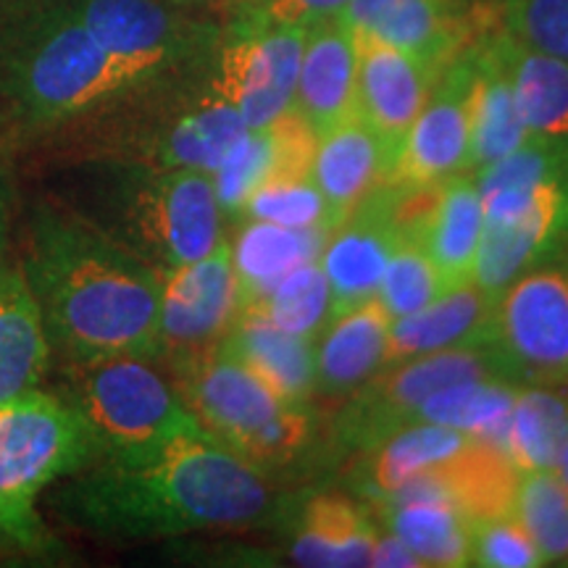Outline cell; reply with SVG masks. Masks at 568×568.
<instances>
[{
    "mask_svg": "<svg viewBox=\"0 0 568 568\" xmlns=\"http://www.w3.org/2000/svg\"><path fill=\"white\" fill-rule=\"evenodd\" d=\"M503 30L524 45L568 61V0H506Z\"/></svg>",
    "mask_w": 568,
    "mask_h": 568,
    "instance_id": "8d00e7d4",
    "label": "cell"
},
{
    "mask_svg": "<svg viewBox=\"0 0 568 568\" xmlns=\"http://www.w3.org/2000/svg\"><path fill=\"white\" fill-rule=\"evenodd\" d=\"M337 17L435 71L468 45V27L450 0H351Z\"/></svg>",
    "mask_w": 568,
    "mask_h": 568,
    "instance_id": "2e32d148",
    "label": "cell"
},
{
    "mask_svg": "<svg viewBox=\"0 0 568 568\" xmlns=\"http://www.w3.org/2000/svg\"><path fill=\"white\" fill-rule=\"evenodd\" d=\"M481 226L485 211L474 172H464L439 184L418 234V245L435 261L447 290L474 280Z\"/></svg>",
    "mask_w": 568,
    "mask_h": 568,
    "instance_id": "cb8c5ba5",
    "label": "cell"
},
{
    "mask_svg": "<svg viewBox=\"0 0 568 568\" xmlns=\"http://www.w3.org/2000/svg\"><path fill=\"white\" fill-rule=\"evenodd\" d=\"M276 126H247L243 138L234 142L226 159L211 174L224 219H237L247 197L276 172Z\"/></svg>",
    "mask_w": 568,
    "mask_h": 568,
    "instance_id": "836d02e7",
    "label": "cell"
},
{
    "mask_svg": "<svg viewBox=\"0 0 568 568\" xmlns=\"http://www.w3.org/2000/svg\"><path fill=\"white\" fill-rule=\"evenodd\" d=\"M63 205L153 268L203 258L224 234L211 174L122 161H74Z\"/></svg>",
    "mask_w": 568,
    "mask_h": 568,
    "instance_id": "3957f363",
    "label": "cell"
},
{
    "mask_svg": "<svg viewBox=\"0 0 568 568\" xmlns=\"http://www.w3.org/2000/svg\"><path fill=\"white\" fill-rule=\"evenodd\" d=\"M426 474L471 524L514 514L521 471L506 453L481 439H471L456 456L426 468Z\"/></svg>",
    "mask_w": 568,
    "mask_h": 568,
    "instance_id": "4316f807",
    "label": "cell"
},
{
    "mask_svg": "<svg viewBox=\"0 0 568 568\" xmlns=\"http://www.w3.org/2000/svg\"><path fill=\"white\" fill-rule=\"evenodd\" d=\"M489 38L514 84L529 140L568 155V61L524 45L506 30Z\"/></svg>",
    "mask_w": 568,
    "mask_h": 568,
    "instance_id": "ffe728a7",
    "label": "cell"
},
{
    "mask_svg": "<svg viewBox=\"0 0 568 568\" xmlns=\"http://www.w3.org/2000/svg\"><path fill=\"white\" fill-rule=\"evenodd\" d=\"M521 385L506 376H481L437 389L416 408L410 424H439L506 453L510 418ZM508 456V453H506Z\"/></svg>",
    "mask_w": 568,
    "mask_h": 568,
    "instance_id": "83f0119b",
    "label": "cell"
},
{
    "mask_svg": "<svg viewBox=\"0 0 568 568\" xmlns=\"http://www.w3.org/2000/svg\"><path fill=\"white\" fill-rule=\"evenodd\" d=\"M19 268L59 364L113 355L159 358V268L63 203L34 205Z\"/></svg>",
    "mask_w": 568,
    "mask_h": 568,
    "instance_id": "7a4b0ae2",
    "label": "cell"
},
{
    "mask_svg": "<svg viewBox=\"0 0 568 568\" xmlns=\"http://www.w3.org/2000/svg\"><path fill=\"white\" fill-rule=\"evenodd\" d=\"M308 27H266L234 19L209 61L213 90L247 126H266L293 109Z\"/></svg>",
    "mask_w": 568,
    "mask_h": 568,
    "instance_id": "30bf717a",
    "label": "cell"
},
{
    "mask_svg": "<svg viewBox=\"0 0 568 568\" xmlns=\"http://www.w3.org/2000/svg\"><path fill=\"white\" fill-rule=\"evenodd\" d=\"M240 226L230 240L234 274H237L243 305L264 297L284 274L322 255L329 230H293L255 219H237Z\"/></svg>",
    "mask_w": 568,
    "mask_h": 568,
    "instance_id": "484cf974",
    "label": "cell"
},
{
    "mask_svg": "<svg viewBox=\"0 0 568 568\" xmlns=\"http://www.w3.org/2000/svg\"><path fill=\"white\" fill-rule=\"evenodd\" d=\"M493 347L516 385L568 382V258L529 268L497 295Z\"/></svg>",
    "mask_w": 568,
    "mask_h": 568,
    "instance_id": "9c48e42d",
    "label": "cell"
},
{
    "mask_svg": "<svg viewBox=\"0 0 568 568\" xmlns=\"http://www.w3.org/2000/svg\"><path fill=\"white\" fill-rule=\"evenodd\" d=\"M355 51H358V116L397 155L439 71L364 32H355Z\"/></svg>",
    "mask_w": 568,
    "mask_h": 568,
    "instance_id": "5bb4252c",
    "label": "cell"
},
{
    "mask_svg": "<svg viewBox=\"0 0 568 568\" xmlns=\"http://www.w3.org/2000/svg\"><path fill=\"white\" fill-rule=\"evenodd\" d=\"M393 195L395 184H382L326 234L318 264L329 282L332 316L379 293L382 274L400 240L393 222Z\"/></svg>",
    "mask_w": 568,
    "mask_h": 568,
    "instance_id": "4fadbf2b",
    "label": "cell"
},
{
    "mask_svg": "<svg viewBox=\"0 0 568 568\" xmlns=\"http://www.w3.org/2000/svg\"><path fill=\"white\" fill-rule=\"evenodd\" d=\"M481 376L510 379L493 345L453 347L387 364L366 385L347 395L343 408L332 418L326 429L332 453L361 456L372 450L382 439L414 422L416 408L437 389Z\"/></svg>",
    "mask_w": 568,
    "mask_h": 568,
    "instance_id": "ba28073f",
    "label": "cell"
},
{
    "mask_svg": "<svg viewBox=\"0 0 568 568\" xmlns=\"http://www.w3.org/2000/svg\"><path fill=\"white\" fill-rule=\"evenodd\" d=\"M514 516L537 545L545 566H568V489L552 468L521 471Z\"/></svg>",
    "mask_w": 568,
    "mask_h": 568,
    "instance_id": "1f68e13d",
    "label": "cell"
},
{
    "mask_svg": "<svg viewBox=\"0 0 568 568\" xmlns=\"http://www.w3.org/2000/svg\"><path fill=\"white\" fill-rule=\"evenodd\" d=\"M222 347L237 355L282 400L308 403L314 395V343L290 335L264 311L240 308Z\"/></svg>",
    "mask_w": 568,
    "mask_h": 568,
    "instance_id": "7402d4cb",
    "label": "cell"
},
{
    "mask_svg": "<svg viewBox=\"0 0 568 568\" xmlns=\"http://www.w3.org/2000/svg\"><path fill=\"white\" fill-rule=\"evenodd\" d=\"M474 437L439 424H408L400 432L382 439L372 450L361 453L353 468V485L361 497L385 500L408 479L432 468L439 460L456 456Z\"/></svg>",
    "mask_w": 568,
    "mask_h": 568,
    "instance_id": "d4e9b609",
    "label": "cell"
},
{
    "mask_svg": "<svg viewBox=\"0 0 568 568\" xmlns=\"http://www.w3.org/2000/svg\"><path fill=\"white\" fill-rule=\"evenodd\" d=\"M368 566H385V568H422V560H418L414 552H410L406 545L397 539L393 531H379L374 539L372 558H368Z\"/></svg>",
    "mask_w": 568,
    "mask_h": 568,
    "instance_id": "ab89813d",
    "label": "cell"
},
{
    "mask_svg": "<svg viewBox=\"0 0 568 568\" xmlns=\"http://www.w3.org/2000/svg\"><path fill=\"white\" fill-rule=\"evenodd\" d=\"M211 55L197 67L111 105L98 116L55 132L67 138V159L122 161L213 174L247 124L213 90Z\"/></svg>",
    "mask_w": 568,
    "mask_h": 568,
    "instance_id": "277c9868",
    "label": "cell"
},
{
    "mask_svg": "<svg viewBox=\"0 0 568 568\" xmlns=\"http://www.w3.org/2000/svg\"><path fill=\"white\" fill-rule=\"evenodd\" d=\"M393 316L379 297L332 316L314 339V393L345 400L387 366Z\"/></svg>",
    "mask_w": 568,
    "mask_h": 568,
    "instance_id": "e0dca14e",
    "label": "cell"
},
{
    "mask_svg": "<svg viewBox=\"0 0 568 568\" xmlns=\"http://www.w3.org/2000/svg\"><path fill=\"white\" fill-rule=\"evenodd\" d=\"M568 437V403L558 385H524L510 418L506 453L518 471L552 468Z\"/></svg>",
    "mask_w": 568,
    "mask_h": 568,
    "instance_id": "4dcf8cb0",
    "label": "cell"
},
{
    "mask_svg": "<svg viewBox=\"0 0 568 568\" xmlns=\"http://www.w3.org/2000/svg\"><path fill=\"white\" fill-rule=\"evenodd\" d=\"M552 471H556V477L564 481V487L568 489V437H566L564 447H560V453H558V458H556V466H552Z\"/></svg>",
    "mask_w": 568,
    "mask_h": 568,
    "instance_id": "60d3db41",
    "label": "cell"
},
{
    "mask_svg": "<svg viewBox=\"0 0 568 568\" xmlns=\"http://www.w3.org/2000/svg\"><path fill=\"white\" fill-rule=\"evenodd\" d=\"M395 153L361 116L316 134L311 180L335 213L337 224L374 190L389 182Z\"/></svg>",
    "mask_w": 568,
    "mask_h": 568,
    "instance_id": "ac0fdd59",
    "label": "cell"
},
{
    "mask_svg": "<svg viewBox=\"0 0 568 568\" xmlns=\"http://www.w3.org/2000/svg\"><path fill=\"white\" fill-rule=\"evenodd\" d=\"M51 508L101 539L184 537L243 529L274 508L268 477L203 429L138 458H101L53 485Z\"/></svg>",
    "mask_w": 568,
    "mask_h": 568,
    "instance_id": "6da1fadb",
    "label": "cell"
},
{
    "mask_svg": "<svg viewBox=\"0 0 568 568\" xmlns=\"http://www.w3.org/2000/svg\"><path fill=\"white\" fill-rule=\"evenodd\" d=\"M471 566L537 568L545 566L537 545L514 514L477 521L471 529Z\"/></svg>",
    "mask_w": 568,
    "mask_h": 568,
    "instance_id": "74e56055",
    "label": "cell"
},
{
    "mask_svg": "<svg viewBox=\"0 0 568 568\" xmlns=\"http://www.w3.org/2000/svg\"><path fill=\"white\" fill-rule=\"evenodd\" d=\"M0 255H3V201H0Z\"/></svg>",
    "mask_w": 568,
    "mask_h": 568,
    "instance_id": "b9f144b4",
    "label": "cell"
},
{
    "mask_svg": "<svg viewBox=\"0 0 568 568\" xmlns=\"http://www.w3.org/2000/svg\"><path fill=\"white\" fill-rule=\"evenodd\" d=\"M3 548H9V542H6L3 535H0V556H3Z\"/></svg>",
    "mask_w": 568,
    "mask_h": 568,
    "instance_id": "ee69618b",
    "label": "cell"
},
{
    "mask_svg": "<svg viewBox=\"0 0 568 568\" xmlns=\"http://www.w3.org/2000/svg\"><path fill=\"white\" fill-rule=\"evenodd\" d=\"M53 347L21 268H0V403L42 387Z\"/></svg>",
    "mask_w": 568,
    "mask_h": 568,
    "instance_id": "603a6c76",
    "label": "cell"
},
{
    "mask_svg": "<svg viewBox=\"0 0 568 568\" xmlns=\"http://www.w3.org/2000/svg\"><path fill=\"white\" fill-rule=\"evenodd\" d=\"M351 0H247L240 17L266 27H311L337 17Z\"/></svg>",
    "mask_w": 568,
    "mask_h": 568,
    "instance_id": "f35d334b",
    "label": "cell"
},
{
    "mask_svg": "<svg viewBox=\"0 0 568 568\" xmlns=\"http://www.w3.org/2000/svg\"><path fill=\"white\" fill-rule=\"evenodd\" d=\"M237 219L272 222L293 230H335L337 219L311 174L272 176L247 197Z\"/></svg>",
    "mask_w": 568,
    "mask_h": 568,
    "instance_id": "e575fe53",
    "label": "cell"
},
{
    "mask_svg": "<svg viewBox=\"0 0 568 568\" xmlns=\"http://www.w3.org/2000/svg\"><path fill=\"white\" fill-rule=\"evenodd\" d=\"M497 295L466 282L445 290L416 314L395 318L389 326L387 364L453 347L493 345V314Z\"/></svg>",
    "mask_w": 568,
    "mask_h": 568,
    "instance_id": "d6986e66",
    "label": "cell"
},
{
    "mask_svg": "<svg viewBox=\"0 0 568 568\" xmlns=\"http://www.w3.org/2000/svg\"><path fill=\"white\" fill-rule=\"evenodd\" d=\"M445 282L439 276L435 261L414 240H397L393 255H389L385 274L379 282V297L387 314L395 318L416 314L424 305L445 293Z\"/></svg>",
    "mask_w": 568,
    "mask_h": 568,
    "instance_id": "d590c367",
    "label": "cell"
},
{
    "mask_svg": "<svg viewBox=\"0 0 568 568\" xmlns=\"http://www.w3.org/2000/svg\"><path fill=\"white\" fill-rule=\"evenodd\" d=\"M529 140L514 84L489 32L477 40V84L471 105V172L518 151Z\"/></svg>",
    "mask_w": 568,
    "mask_h": 568,
    "instance_id": "f1b7e54d",
    "label": "cell"
},
{
    "mask_svg": "<svg viewBox=\"0 0 568 568\" xmlns=\"http://www.w3.org/2000/svg\"><path fill=\"white\" fill-rule=\"evenodd\" d=\"M293 111L316 134L358 116L355 32L339 17H326L308 27Z\"/></svg>",
    "mask_w": 568,
    "mask_h": 568,
    "instance_id": "9a60e30c",
    "label": "cell"
},
{
    "mask_svg": "<svg viewBox=\"0 0 568 568\" xmlns=\"http://www.w3.org/2000/svg\"><path fill=\"white\" fill-rule=\"evenodd\" d=\"M159 364L216 347L243 308L226 237L203 258L159 268Z\"/></svg>",
    "mask_w": 568,
    "mask_h": 568,
    "instance_id": "7c38bea8",
    "label": "cell"
},
{
    "mask_svg": "<svg viewBox=\"0 0 568 568\" xmlns=\"http://www.w3.org/2000/svg\"><path fill=\"white\" fill-rule=\"evenodd\" d=\"M53 393L80 416L98 458H138L201 429L159 361L145 355L61 364Z\"/></svg>",
    "mask_w": 568,
    "mask_h": 568,
    "instance_id": "8992f818",
    "label": "cell"
},
{
    "mask_svg": "<svg viewBox=\"0 0 568 568\" xmlns=\"http://www.w3.org/2000/svg\"><path fill=\"white\" fill-rule=\"evenodd\" d=\"M24 3H38V0H0V6H24Z\"/></svg>",
    "mask_w": 568,
    "mask_h": 568,
    "instance_id": "7bdbcfd3",
    "label": "cell"
},
{
    "mask_svg": "<svg viewBox=\"0 0 568 568\" xmlns=\"http://www.w3.org/2000/svg\"><path fill=\"white\" fill-rule=\"evenodd\" d=\"M379 521L400 539L422 566H471L474 524L447 500L374 503Z\"/></svg>",
    "mask_w": 568,
    "mask_h": 568,
    "instance_id": "f546056e",
    "label": "cell"
},
{
    "mask_svg": "<svg viewBox=\"0 0 568 568\" xmlns=\"http://www.w3.org/2000/svg\"><path fill=\"white\" fill-rule=\"evenodd\" d=\"M98 458L80 416L53 389H32L0 403V535L17 550L42 552L45 489Z\"/></svg>",
    "mask_w": 568,
    "mask_h": 568,
    "instance_id": "52a82bcc",
    "label": "cell"
},
{
    "mask_svg": "<svg viewBox=\"0 0 568 568\" xmlns=\"http://www.w3.org/2000/svg\"><path fill=\"white\" fill-rule=\"evenodd\" d=\"M379 529L364 503L339 493H318L303 503L290 539V558L311 568L368 566Z\"/></svg>",
    "mask_w": 568,
    "mask_h": 568,
    "instance_id": "44dd1931",
    "label": "cell"
},
{
    "mask_svg": "<svg viewBox=\"0 0 568 568\" xmlns=\"http://www.w3.org/2000/svg\"><path fill=\"white\" fill-rule=\"evenodd\" d=\"M477 84V40L445 63L424 109L395 155L389 182L429 187L471 172V105Z\"/></svg>",
    "mask_w": 568,
    "mask_h": 568,
    "instance_id": "8fae6325",
    "label": "cell"
},
{
    "mask_svg": "<svg viewBox=\"0 0 568 568\" xmlns=\"http://www.w3.org/2000/svg\"><path fill=\"white\" fill-rule=\"evenodd\" d=\"M258 308L272 318L276 326L287 329L290 335L314 339L332 318V293L322 264L308 261L284 274L258 303L243 305Z\"/></svg>",
    "mask_w": 568,
    "mask_h": 568,
    "instance_id": "d6a6232c",
    "label": "cell"
},
{
    "mask_svg": "<svg viewBox=\"0 0 568 568\" xmlns=\"http://www.w3.org/2000/svg\"><path fill=\"white\" fill-rule=\"evenodd\" d=\"M163 366L205 435L268 479L301 464L322 439L311 400H282L222 343Z\"/></svg>",
    "mask_w": 568,
    "mask_h": 568,
    "instance_id": "5b68a950",
    "label": "cell"
}]
</instances>
